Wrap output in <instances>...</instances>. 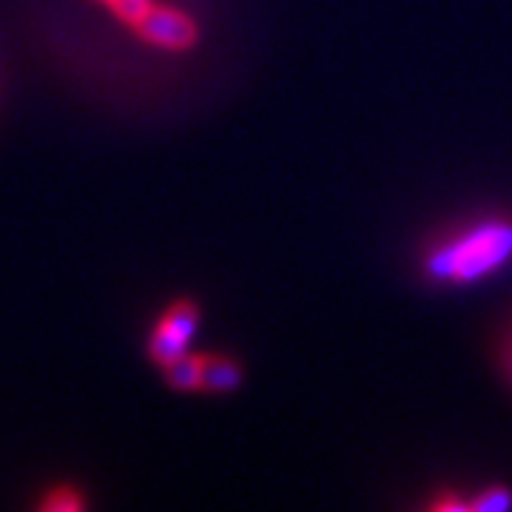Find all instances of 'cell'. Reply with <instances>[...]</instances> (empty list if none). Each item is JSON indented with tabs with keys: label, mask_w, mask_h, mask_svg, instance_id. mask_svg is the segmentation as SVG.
<instances>
[{
	"label": "cell",
	"mask_w": 512,
	"mask_h": 512,
	"mask_svg": "<svg viewBox=\"0 0 512 512\" xmlns=\"http://www.w3.org/2000/svg\"><path fill=\"white\" fill-rule=\"evenodd\" d=\"M512 256V222H476L444 239L427 256V271L444 282H476L498 271Z\"/></svg>",
	"instance_id": "obj_1"
},
{
	"label": "cell",
	"mask_w": 512,
	"mask_h": 512,
	"mask_svg": "<svg viewBox=\"0 0 512 512\" xmlns=\"http://www.w3.org/2000/svg\"><path fill=\"white\" fill-rule=\"evenodd\" d=\"M200 328V308L194 299H174L165 308L148 336V356L157 367L171 365L191 350L194 333Z\"/></svg>",
	"instance_id": "obj_2"
},
{
	"label": "cell",
	"mask_w": 512,
	"mask_h": 512,
	"mask_svg": "<svg viewBox=\"0 0 512 512\" xmlns=\"http://www.w3.org/2000/svg\"><path fill=\"white\" fill-rule=\"evenodd\" d=\"M140 40H146L148 46L163 49V52H188L191 46H197L200 40V26L180 6L171 3H151L146 15L134 23L131 29Z\"/></svg>",
	"instance_id": "obj_3"
},
{
	"label": "cell",
	"mask_w": 512,
	"mask_h": 512,
	"mask_svg": "<svg viewBox=\"0 0 512 512\" xmlns=\"http://www.w3.org/2000/svg\"><path fill=\"white\" fill-rule=\"evenodd\" d=\"M165 382L171 384L174 390H202V376H205V353H194L188 350L180 359H174L171 365L163 367Z\"/></svg>",
	"instance_id": "obj_4"
},
{
	"label": "cell",
	"mask_w": 512,
	"mask_h": 512,
	"mask_svg": "<svg viewBox=\"0 0 512 512\" xmlns=\"http://www.w3.org/2000/svg\"><path fill=\"white\" fill-rule=\"evenodd\" d=\"M242 382V367L228 356H208L205 353V376L202 390L208 393H231Z\"/></svg>",
	"instance_id": "obj_5"
},
{
	"label": "cell",
	"mask_w": 512,
	"mask_h": 512,
	"mask_svg": "<svg viewBox=\"0 0 512 512\" xmlns=\"http://www.w3.org/2000/svg\"><path fill=\"white\" fill-rule=\"evenodd\" d=\"M43 512H77L86 510V495L74 484H55L37 504Z\"/></svg>",
	"instance_id": "obj_6"
},
{
	"label": "cell",
	"mask_w": 512,
	"mask_h": 512,
	"mask_svg": "<svg viewBox=\"0 0 512 512\" xmlns=\"http://www.w3.org/2000/svg\"><path fill=\"white\" fill-rule=\"evenodd\" d=\"M100 6H106L114 18L120 20L123 26L134 29V23L146 15V9L154 3V0H97Z\"/></svg>",
	"instance_id": "obj_7"
},
{
	"label": "cell",
	"mask_w": 512,
	"mask_h": 512,
	"mask_svg": "<svg viewBox=\"0 0 512 512\" xmlns=\"http://www.w3.org/2000/svg\"><path fill=\"white\" fill-rule=\"evenodd\" d=\"M512 504V495L510 490H504V487H493L490 493H481L476 501H470V510L476 512H490V510H507Z\"/></svg>",
	"instance_id": "obj_8"
}]
</instances>
